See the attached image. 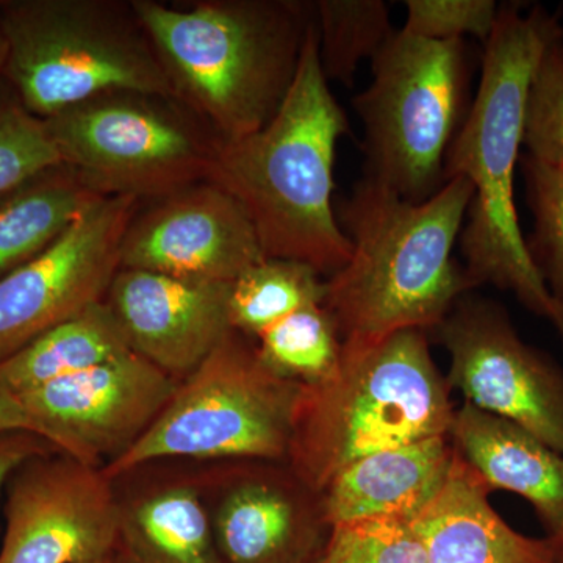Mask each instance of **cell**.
<instances>
[{
  "instance_id": "obj_16",
  "label": "cell",
  "mask_w": 563,
  "mask_h": 563,
  "mask_svg": "<svg viewBox=\"0 0 563 563\" xmlns=\"http://www.w3.org/2000/svg\"><path fill=\"white\" fill-rule=\"evenodd\" d=\"M455 459L450 435L431 437L358 459L320 492L329 528L379 517H415L442 490Z\"/></svg>"
},
{
  "instance_id": "obj_25",
  "label": "cell",
  "mask_w": 563,
  "mask_h": 563,
  "mask_svg": "<svg viewBox=\"0 0 563 563\" xmlns=\"http://www.w3.org/2000/svg\"><path fill=\"white\" fill-rule=\"evenodd\" d=\"M526 201L533 218L526 250L533 268L563 310V169L521 154Z\"/></svg>"
},
{
  "instance_id": "obj_22",
  "label": "cell",
  "mask_w": 563,
  "mask_h": 563,
  "mask_svg": "<svg viewBox=\"0 0 563 563\" xmlns=\"http://www.w3.org/2000/svg\"><path fill=\"white\" fill-rule=\"evenodd\" d=\"M325 280L312 266L287 258H263L231 285L229 318L246 336L276 324L302 307L324 302Z\"/></svg>"
},
{
  "instance_id": "obj_20",
  "label": "cell",
  "mask_w": 563,
  "mask_h": 563,
  "mask_svg": "<svg viewBox=\"0 0 563 563\" xmlns=\"http://www.w3.org/2000/svg\"><path fill=\"white\" fill-rule=\"evenodd\" d=\"M129 352L131 346L109 303L96 302L0 362V380L21 395Z\"/></svg>"
},
{
  "instance_id": "obj_30",
  "label": "cell",
  "mask_w": 563,
  "mask_h": 563,
  "mask_svg": "<svg viewBox=\"0 0 563 563\" xmlns=\"http://www.w3.org/2000/svg\"><path fill=\"white\" fill-rule=\"evenodd\" d=\"M5 433H31L38 435V428L22 406L20 396L0 380V435Z\"/></svg>"
},
{
  "instance_id": "obj_7",
  "label": "cell",
  "mask_w": 563,
  "mask_h": 563,
  "mask_svg": "<svg viewBox=\"0 0 563 563\" xmlns=\"http://www.w3.org/2000/svg\"><path fill=\"white\" fill-rule=\"evenodd\" d=\"M481 55L470 40L393 32L373 57L372 84L352 101L365 131L363 179L412 203L446 184L448 152L472 110Z\"/></svg>"
},
{
  "instance_id": "obj_11",
  "label": "cell",
  "mask_w": 563,
  "mask_h": 563,
  "mask_svg": "<svg viewBox=\"0 0 563 563\" xmlns=\"http://www.w3.org/2000/svg\"><path fill=\"white\" fill-rule=\"evenodd\" d=\"M140 202L131 196L98 199L49 250L0 279V362L106 301Z\"/></svg>"
},
{
  "instance_id": "obj_6",
  "label": "cell",
  "mask_w": 563,
  "mask_h": 563,
  "mask_svg": "<svg viewBox=\"0 0 563 563\" xmlns=\"http://www.w3.org/2000/svg\"><path fill=\"white\" fill-rule=\"evenodd\" d=\"M2 79L40 120L107 92L176 98L132 0H5Z\"/></svg>"
},
{
  "instance_id": "obj_17",
  "label": "cell",
  "mask_w": 563,
  "mask_h": 563,
  "mask_svg": "<svg viewBox=\"0 0 563 563\" xmlns=\"http://www.w3.org/2000/svg\"><path fill=\"white\" fill-rule=\"evenodd\" d=\"M455 453L490 490L512 492L536 510L548 536L563 528V455L512 421L472 404L455 407Z\"/></svg>"
},
{
  "instance_id": "obj_12",
  "label": "cell",
  "mask_w": 563,
  "mask_h": 563,
  "mask_svg": "<svg viewBox=\"0 0 563 563\" xmlns=\"http://www.w3.org/2000/svg\"><path fill=\"white\" fill-rule=\"evenodd\" d=\"M177 380L129 352L76 376L21 393L40 439L84 465L131 450L177 390Z\"/></svg>"
},
{
  "instance_id": "obj_1",
  "label": "cell",
  "mask_w": 563,
  "mask_h": 563,
  "mask_svg": "<svg viewBox=\"0 0 563 563\" xmlns=\"http://www.w3.org/2000/svg\"><path fill=\"white\" fill-rule=\"evenodd\" d=\"M562 35L561 13L540 3H501L484 44L476 98L448 152L444 180L463 177L473 187L459 239L472 287L514 292L526 310L553 325L563 343V310L533 268L515 206L529 84L544 49Z\"/></svg>"
},
{
  "instance_id": "obj_28",
  "label": "cell",
  "mask_w": 563,
  "mask_h": 563,
  "mask_svg": "<svg viewBox=\"0 0 563 563\" xmlns=\"http://www.w3.org/2000/svg\"><path fill=\"white\" fill-rule=\"evenodd\" d=\"M402 31L431 41L479 40L487 43L501 3L495 0H407Z\"/></svg>"
},
{
  "instance_id": "obj_18",
  "label": "cell",
  "mask_w": 563,
  "mask_h": 563,
  "mask_svg": "<svg viewBox=\"0 0 563 563\" xmlns=\"http://www.w3.org/2000/svg\"><path fill=\"white\" fill-rule=\"evenodd\" d=\"M321 503L279 481H246L229 493L214 526L222 563H317Z\"/></svg>"
},
{
  "instance_id": "obj_19",
  "label": "cell",
  "mask_w": 563,
  "mask_h": 563,
  "mask_svg": "<svg viewBox=\"0 0 563 563\" xmlns=\"http://www.w3.org/2000/svg\"><path fill=\"white\" fill-rule=\"evenodd\" d=\"M98 199L63 163L0 196V279L49 250Z\"/></svg>"
},
{
  "instance_id": "obj_13",
  "label": "cell",
  "mask_w": 563,
  "mask_h": 563,
  "mask_svg": "<svg viewBox=\"0 0 563 563\" xmlns=\"http://www.w3.org/2000/svg\"><path fill=\"white\" fill-rule=\"evenodd\" d=\"M0 563H85L113 553L120 509L110 479L68 455H36L10 479Z\"/></svg>"
},
{
  "instance_id": "obj_21",
  "label": "cell",
  "mask_w": 563,
  "mask_h": 563,
  "mask_svg": "<svg viewBox=\"0 0 563 563\" xmlns=\"http://www.w3.org/2000/svg\"><path fill=\"white\" fill-rule=\"evenodd\" d=\"M131 533L140 563H222L201 499L188 488L141 503Z\"/></svg>"
},
{
  "instance_id": "obj_29",
  "label": "cell",
  "mask_w": 563,
  "mask_h": 563,
  "mask_svg": "<svg viewBox=\"0 0 563 563\" xmlns=\"http://www.w3.org/2000/svg\"><path fill=\"white\" fill-rule=\"evenodd\" d=\"M54 448L31 433L0 435V495L14 472L36 455L51 453Z\"/></svg>"
},
{
  "instance_id": "obj_3",
  "label": "cell",
  "mask_w": 563,
  "mask_h": 563,
  "mask_svg": "<svg viewBox=\"0 0 563 563\" xmlns=\"http://www.w3.org/2000/svg\"><path fill=\"white\" fill-rule=\"evenodd\" d=\"M473 187L453 177L432 198L402 201L362 179L336 209L350 261L325 280L324 307L343 344L376 342L399 331L432 332L474 288L453 250Z\"/></svg>"
},
{
  "instance_id": "obj_2",
  "label": "cell",
  "mask_w": 563,
  "mask_h": 563,
  "mask_svg": "<svg viewBox=\"0 0 563 563\" xmlns=\"http://www.w3.org/2000/svg\"><path fill=\"white\" fill-rule=\"evenodd\" d=\"M350 133L322 73L313 20L276 117L244 139L221 141L207 181L242 207L265 257L302 262L332 276L351 255L332 201L336 147Z\"/></svg>"
},
{
  "instance_id": "obj_27",
  "label": "cell",
  "mask_w": 563,
  "mask_h": 563,
  "mask_svg": "<svg viewBox=\"0 0 563 563\" xmlns=\"http://www.w3.org/2000/svg\"><path fill=\"white\" fill-rule=\"evenodd\" d=\"M46 122L13 95L0 101V196L52 166L60 165Z\"/></svg>"
},
{
  "instance_id": "obj_26",
  "label": "cell",
  "mask_w": 563,
  "mask_h": 563,
  "mask_svg": "<svg viewBox=\"0 0 563 563\" xmlns=\"http://www.w3.org/2000/svg\"><path fill=\"white\" fill-rule=\"evenodd\" d=\"M525 154L563 169V35L544 49L525 103Z\"/></svg>"
},
{
  "instance_id": "obj_8",
  "label": "cell",
  "mask_w": 563,
  "mask_h": 563,
  "mask_svg": "<svg viewBox=\"0 0 563 563\" xmlns=\"http://www.w3.org/2000/svg\"><path fill=\"white\" fill-rule=\"evenodd\" d=\"M302 384L274 373L232 331L177 385L146 433L103 466L109 479L161 459L287 461Z\"/></svg>"
},
{
  "instance_id": "obj_9",
  "label": "cell",
  "mask_w": 563,
  "mask_h": 563,
  "mask_svg": "<svg viewBox=\"0 0 563 563\" xmlns=\"http://www.w3.org/2000/svg\"><path fill=\"white\" fill-rule=\"evenodd\" d=\"M63 165L101 198L157 199L207 180L221 140L176 98L117 91L44 120Z\"/></svg>"
},
{
  "instance_id": "obj_4",
  "label": "cell",
  "mask_w": 563,
  "mask_h": 563,
  "mask_svg": "<svg viewBox=\"0 0 563 563\" xmlns=\"http://www.w3.org/2000/svg\"><path fill=\"white\" fill-rule=\"evenodd\" d=\"M177 101L221 141L276 117L298 73L313 2L132 0Z\"/></svg>"
},
{
  "instance_id": "obj_31",
  "label": "cell",
  "mask_w": 563,
  "mask_h": 563,
  "mask_svg": "<svg viewBox=\"0 0 563 563\" xmlns=\"http://www.w3.org/2000/svg\"><path fill=\"white\" fill-rule=\"evenodd\" d=\"M550 542L551 550H553L554 562L563 563V528L561 531L547 537Z\"/></svg>"
},
{
  "instance_id": "obj_10",
  "label": "cell",
  "mask_w": 563,
  "mask_h": 563,
  "mask_svg": "<svg viewBox=\"0 0 563 563\" xmlns=\"http://www.w3.org/2000/svg\"><path fill=\"white\" fill-rule=\"evenodd\" d=\"M432 332L450 357L451 390L563 455V366L521 339L503 303L466 292Z\"/></svg>"
},
{
  "instance_id": "obj_5",
  "label": "cell",
  "mask_w": 563,
  "mask_h": 563,
  "mask_svg": "<svg viewBox=\"0 0 563 563\" xmlns=\"http://www.w3.org/2000/svg\"><path fill=\"white\" fill-rule=\"evenodd\" d=\"M455 406L428 332L343 344L329 379L303 385L287 461L320 495L340 470L366 455L448 435Z\"/></svg>"
},
{
  "instance_id": "obj_23",
  "label": "cell",
  "mask_w": 563,
  "mask_h": 563,
  "mask_svg": "<svg viewBox=\"0 0 563 563\" xmlns=\"http://www.w3.org/2000/svg\"><path fill=\"white\" fill-rule=\"evenodd\" d=\"M320 62L328 81L354 87L363 60H373L393 32L391 7L384 0H314Z\"/></svg>"
},
{
  "instance_id": "obj_15",
  "label": "cell",
  "mask_w": 563,
  "mask_h": 563,
  "mask_svg": "<svg viewBox=\"0 0 563 563\" xmlns=\"http://www.w3.org/2000/svg\"><path fill=\"white\" fill-rule=\"evenodd\" d=\"M231 285L121 268L106 302L135 354L187 379L233 331Z\"/></svg>"
},
{
  "instance_id": "obj_34",
  "label": "cell",
  "mask_w": 563,
  "mask_h": 563,
  "mask_svg": "<svg viewBox=\"0 0 563 563\" xmlns=\"http://www.w3.org/2000/svg\"><path fill=\"white\" fill-rule=\"evenodd\" d=\"M318 563V562H317Z\"/></svg>"
},
{
  "instance_id": "obj_24",
  "label": "cell",
  "mask_w": 563,
  "mask_h": 563,
  "mask_svg": "<svg viewBox=\"0 0 563 563\" xmlns=\"http://www.w3.org/2000/svg\"><path fill=\"white\" fill-rule=\"evenodd\" d=\"M263 362L302 385L329 379L342 361L343 342L324 303L302 307L255 336Z\"/></svg>"
},
{
  "instance_id": "obj_14",
  "label": "cell",
  "mask_w": 563,
  "mask_h": 563,
  "mask_svg": "<svg viewBox=\"0 0 563 563\" xmlns=\"http://www.w3.org/2000/svg\"><path fill=\"white\" fill-rule=\"evenodd\" d=\"M265 257L242 207L203 180L136 211L121 246V268L233 284Z\"/></svg>"
},
{
  "instance_id": "obj_33",
  "label": "cell",
  "mask_w": 563,
  "mask_h": 563,
  "mask_svg": "<svg viewBox=\"0 0 563 563\" xmlns=\"http://www.w3.org/2000/svg\"><path fill=\"white\" fill-rule=\"evenodd\" d=\"M85 563H113V558L107 555V558L98 559V561L85 562Z\"/></svg>"
},
{
  "instance_id": "obj_32",
  "label": "cell",
  "mask_w": 563,
  "mask_h": 563,
  "mask_svg": "<svg viewBox=\"0 0 563 563\" xmlns=\"http://www.w3.org/2000/svg\"><path fill=\"white\" fill-rule=\"evenodd\" d=\"M7 60V43L3 38L2 27H0V79L3 76V68H5Z\"/></svg>"
}]
</instances>
